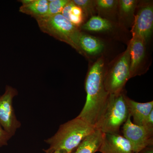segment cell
Segmentation results:
<instances>
[{
    "label": "cell",
    "instance_id": "25",
    "mask_svg": "<svg viewBox=\"0 0 153 153\" xmlns=\"http://www.w3.org/2000/svg\"><path fill=\"white\" fill-rule=\"evenodd\" d=\"M33 1V0H21V1H19L21 2L22 5H27L30 4Z\"/></svg>",
    "mask_w": 153,
    "mask_h": 153
},
{
    "label": "cell",
    "instance_id": "7",
    "mask_svg": "<svg viewBox=\"0 0 153 153\" xmlns=\"http://www.w3.org/2000/svg\"><path fill=\"white\" fill-rule=\"evenodd\" d=\"M123 136L130 143L134 153H139L145 148L153 145V132L149 131L143 126L133 123L129 115L123 125Z\"/></svg>",
    "mask_w": 153,
    "mask_h": 153
},
{
    "label": "cell",
    "instance_id": "13",
    "mask_svg": "<svg viewBox=\"0 0 153 153\" xmlns=\"http://www.w3.org/2000/svg\"><path fill=\"white\" fill-rule=\"evenodd\" d=\"M79 46L82 55L85 53L91 55H97L104 48L103 43L97 38L82 33L79 38Z\"/></svg>",
    "mask_w": 153,
    "mask_h": 153
},
{
    "label": "cell",
    "instance_id": "6",
    "mask_svg": "<svg viewBox=\"0 0 153 153\" xmlns=\"http://www.w3.org/2000/svg\"><path fill=\"white\" fill-rule=\"evenodd\" d=\"M18 94L16 88L7 85L4 93L0 96V125L12 137L22 126L17 119L13 106V99Z\"/></svg>",
    "mask_w": 153,
    "mask_h": 153
},
{
    "label": "cell",
    "instance_id": "20",
    "mask_svg": "<svg viewBox=\"0 0 153 153\" xmlns=\"http://www.w3.org/2000/svg\"><path fill=\"white\" fill-rule=\"evenodd\" d=\"M12 137L0 125V147L7 145L9 140Z\"/></svg>",
    "mask_w": 153,
    "mask_h": 153
},
{
    "label": "cell",
    "instance_id": "10",
    "mask_svg": "<svg viewBox=\"0 0 153 153\" xmlns=\"http://www.w3.org/2000/svg\"><path fill=\"white\" fill-rule=\"evenodd\" d=\"M146 42L142 38L136 35H132V38L128 44L130 56L131 78L138 75L145 56Z\"/></svg>",
    "mask_w": 153,
    "mask_h": 153
},
{
    "label": "cell",
    "instance_id": "24",
    "mask_svg": "<svg viewBox=\"0 0 153 153\" xmlns=\"http://www.w3.org/2000/svg\"><path fill=\"white\" fill-rule=\"evenodd\" d=\"M139 153H153V146L145 148Z\"/></svg>",
    "mask_w": 153,
    "mask_h": 153
},
{
    "label": "cell",
    "instance_id": "8",
    "mask_svg": "<svg viewBox=\"0 0 153 153\" xmlns=\"http://www.w3.org/2000/svg\"><path fill=\"white\" fill-rule=\"evenodd\" d=\"M153 28V4L147 2L140 7L134 16L131 32L132 35L139 36L146 42L152 36Z\"/></svg>",
    "mask_w": 153,
    "mask_h": 153
},
{
    "label": "cell",
    "instance_id": "11",
    "mask_svg": "<svg viewBox=\"0 0 153 153\" xmlns=\"http://www.w3.org/2000/svg\"><path fill=\"white\" fill-rule=\"evenodd\" d=\"M129 114L133 118V123L142 126L148 116L153 110V101L139 102L126 96Z\"/></svg>",
    "mask_w": 153,
    "mask_h": 153
},
{
    "label": "cell",
    "instance_id": "17",
    "mask_svg": "<svg viewBox=\"0 0 153 153\" xmlns=\"http://www.w3.org/2000/svg\"><path fill=\"white\" fill-rule=\"evenodd\" d=\"M118 5L116 0H97L95 1L97 11L102 15H108L113 13Z\"/></svg>",
    "mask_w": 153,
    "mask_h": 153
},
{
    "label": "cell",
    "instance_id": "18",
    "mask_svg": "<svg viewBox=\"0 0 153 153\" xmlns=\"http://www.w3.org/2000/svg\"><path fill=\"white\" fill-rule=\"evenodd\" d=\"M69 1V0H49L48 11L44 18L61 14L63 8Z\"/></svg>",
    "mask_w": 153,
    "mask_h": 153
},
{
    "label": "cell",
    "instance_id": "16",
    "mask_svg": "<svg viewBox=\"0 0 153 153\" xmlns=\"http://www.w3.org/2000/svg\"><path fill=\"white\" fill-rule=\"evenodd\" d=\"M137 1L135 0L118 1L119 14L120 19L129 24L133 23L134 12L137 7Z\"/></svg>",
    "mask_w": 153,
    "mask_h": 153
},
{
    "label": "cell",
    "instance_id": "21",
    "mask_svg": "<svg viewBox=\"0 0 153 153\" xmlns=\"http://www.w3.org/2000/svg\"><path fill=\"white\" fill-rule=\"evenodd\" d=\"M143 126L149 131L153 132V110L145 120Z\"/></svg>",
    "mask_w": 153,
    "mask_h": 153
},
{
    "label": "cell",
    "instance_id": "1",
    "mask_svg": "<svg viewBox=\"0 0 153 153\" xmlns=\"http://www.w3.org/2000/svg\"><path fill=\"white\" fill-rule=\"evenodd\" d=\"M105 71L102 57L97 60L89 68L85 82L86 101L77 116L94 126L104 111L109 95L104 85Z\"/></svg>",
    "mask_w": 153,
    "mask_h": 153
},
{
    "label": "cell",
    "instance_id": "14",
    "mask_svg": "<svg viewBox=\"0 0 153 153\" xmlns=\"http://www.w3.org/2000/svg\"><path fill=\"white\" fill-rule=\"evenodd\" d=\"M49 0H33L27 5H22L19 12L29 15L35 19L44 18L48 10Z\"/></svg>",
    "mask_w": 153,
    "mask_h": 153
},
{
    "label": "cell",
    "instance_id": "22",
    "mask_svg": "<svg viewBox=\"0 0 153 153\" xmlns=\"http://www.w3.org/2000/svg\"><path fill=\"white\" fill-rule=\"evenodd\" d=\"M74 4L73 2V1H70L64 7L63 10L61 12V14H62L63 16L66 18L68 21H69V16H70V13H71V9Z\"/></svg>",
    "mask_w": 153,
    "mask_h": 153
},
{
    "label": "cell",
    "instance_id": "2",
    "mask_svg": "<svg viewBox=\"0 0 153 153\" xmlns=\"http://www.w3.org/2000/svg\"><path fill=\"white\" fill-rule=\"evenodd\" d=\"M95 129L94 126L77 116L61 125L54 135L45 140L49 147L44 152L52 153L60 150L72 153L82 140Z\"/></svg>",
    "mask_w": 153,
    "mask_h": 153
},
{
    "label": "cell",
    "instance_id": "15",
    "mask_svg": "<svg viewBox=\"0 0 153 153\" xmlns=\"http://www.w3.org/2000/svg\"><path fill=\"white\" fill-rule=\"evenodd\" d=\"M82 30L94 32L108 31L112 28L109 21L99 16H94L81 26Z\"/></svg>",
    "mask_w": 153,
    "mask_h": 153
},
{
    "label": "cell",
    "instance_id": "5",
    "mask_svg": "<svg viewBox=\"0 0 153 153\" xmlns=\"http://www.w3.org/2000/svg\"><path fill=\"white\" fill-rule=\"evenodd\" d=\"M130 65V56L128 46L112 67L108 71H105L104 85L109 94L119 93L123 91L126 83L131 78Z\"/></svg>",
    "mask_w": 153,
    "mask_h": 153
},
{
    "label": "cell",
    "instance_id": "9",
    "mask_svg": "<svg viewBox=\"0 0 153 153\" xmlns=\"http://www.w3.org/2000/svg\"><path fill=\"white\" fill-rule=\"evenodd\" d=\"M98 152L101 153H134L131 145L120 134H103Z\"/></svg>",
    "mask_w": 153,
    "mask_h": 153
},
{
    "label": "cell",
    "instance_id": "23",
    "mask_svg": "<svg viewBox=\"0 0 153 153\" xmlns=\"http://www.w3.org/2000/svg\"><path fill=\"white\" fill-rule=\"evenodd\" d=\"M70 14L76 16L85 17L84 13L82 12V9L74 4L71 9Z\"/></svg>",
    "mask_w": 153,
    "mask_h": 153
},
{
    "label": "cell",
    "instance_id": "26",
    "mask_svg": "<svg viewBox=\"0 0 153 153\" xmlns=\"http://www.w3.org/2000/svg\"><path fill=\"white\" fill-rule=\"evenodd\" d=\"M52 153H68L66 152H65V151H60V150H58L55 151L54 152Z\"/></svg>",
    "mask_w": 153,
    "mask_h": 153
},
{
    "label": "cell",
    "instance_id": "12",
    "mask_svg": "<svg viewBox=\"0 0 153 153\" xmlns=\"http://www.w3.org/2000/svg\"><path fill=\"white\" fill-rule=\"evenodd\" d=\"M103 133L96 128L85 137L72 153H95L101 146Z\"/></svg>",
    "mask_w": 153,
    "mask_h": 153
},
{
    "label": "cell",
    "instance_id": "4",
    "mask_svg": "<svg viewBox=\"0 0 153 153\" xmlns=\"http://www.w3.org/2000/svg\"><path fill=\"white\" fill-rule=\"evenodd\" d=\"M36 20L43 33L66 43L82 55L79 46V38L82 33L62 14Z\"/></svg>",
    "mask_w": 153,
    "mask_h": 153
},
{
    "label": "cell",
    "instance_id": "3",
    "mask_svg": "<svg viewBox=\"0 0 153 153\" xmlns=\"http://www.w3.org/2000/svg\"><path fill=\"white\" fill-rule=\"evenodd\" d=\"M126 96L123 91L109 94L104 111L95 126L96 128L103 133L120 134V127L129 115Z\"/></svg>",
    "mask_w": 153,
    "mask_h": 153
},
{
    "label": "cell",
    "instance_id": "19",
    "mask_svg": "<svg viewBox=\"0 0 153 153\" xmlns=\"http://www.w3.org/2000/svg\"><path fill=\"white\" fill-rule=\"evenodd\" d=\"M73 2L76 5L82 9L85 16H94L95 13V1L92 0H74Z\"/></svg>",
    "mask_w": 153,
    "mask_h": 153
}]
</instances>
